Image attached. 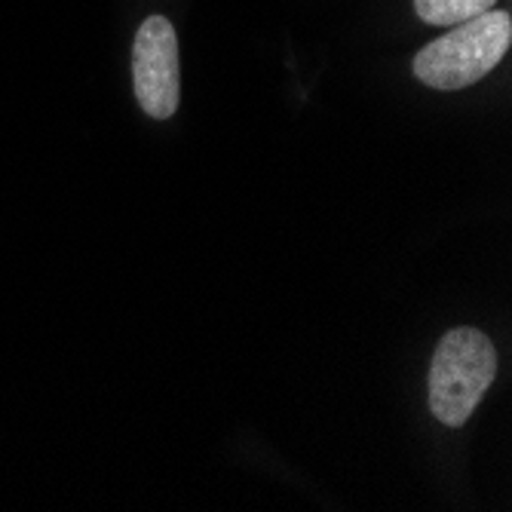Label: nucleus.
<instances>
[{
	"instance_id": "obj_2",
	"label": "nucleus",
	"mask_w": 512,
	"mask_h": 512,
	"mask_svg": "<svg viewBox=\"0 0 512 512\" xmlns=\"http://www.w3.org/2000/svg\"><path fill=\"white\" fill-rule=\"evenodd\" d=\"M497 353L479 329L448 332L430 365V408L445 427H463L494 384Z\"/></svg>"
},
{
	"instance_id": "obj_3",
	"label": "nucleus",
	"mask_w": 512,
	"mask_h": 512,
	"mask_svg": "<svg viewBox=\"0 0 512 512\" xmlns=\"http://www.w3.org/2000/svg\"><path fill=\"white\" fill-rule=\"evenodd\" d=\"M135 99L154 120H169L178 111V37L166 16H148L135 34L132 50Z\"/></svg>"
},
{
	"instance_id": "obj_1",
	"label": "nucleus",
	"mask_w": 512,
	"mask_h": 512,
	"mask_svg": "<svg viewBox=\"0 0 512 512\" xmlns=\"http://www.w3.org/2000/svg\"><path fill=\"white\" fill-rule=\"evenodd\" d=\"M512 19L509 13L488 10L476 19L451 25V31L427 43L414 56V77L430 89L454 92L488 77L509 50Z\"/></svg>"
},
{
	"instance_id": "obj_4",
	"label": "nucleus",
	"mask_w": 512,
	"mask_h": 512,
	"mask_svg": "<svg viewBox=\"0 0 512 512\" xmlns=\"http://www.w3.org/2000/svg\"><path fill=\"white\" fill-rule=\"evenodd\" d=\"M497 0H414V13L427 25L451 28L494 10Z\"/></svg>"
}]
</instances>
